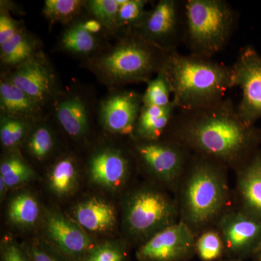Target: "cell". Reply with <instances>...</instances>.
<instances>
[{
  "label": "cell",
  "mask_w": 261,
  "mask_h": 261,
  "mask_svg": "<svg viewBox=\"0 0 261 261\" xmlns=\"http://www.w3.org/2000/svg\"><path fill=\"white\" fill-rule=\"evenodd\" d=\"M255 255H256V261H261V248Z\"/></svg>",
  "instance_id": "cell-39"
},
{
  "label": "cell",
  "mask_w": 261,
  "mask_h": 261,
  "mask_svg": "<svg viewBox=\"0 0 261 261\" xmlns=\"http://www.w3.org/2000/svg\"><path fill=\"white\" fill-rule=\"evenodd\" d=\"M86 0H45L42 12L44 18L53 25H70L85 10Z\"/></svg>",
  "instance_id": "cell-26"
},
{
  "label": "cell",
  "mask_w": 261,
  "mask_h": 261,
  "mask_svg": "<svg viewBox=\"0 0 261 261\" xmlns=\"http://www.w3.org/2000/svg\"><path fill=\"white\" fill-rule=\"evenodd\" d=\"M167 128L171 140L207 159L238 163L256 140L255 130L242 121L229 99L192 110H177Z\"/></svg>",
  "instance_id": "cell-1"
},
{
  "label": "cell",
  "mask_w": 261,
  "mask_h": 261,
  "mask_svg": "<svg viewBox=\"0 0 261 261\" xmlns=\"http://www.w3.org/2000/svg\"><path fill=\"white\" fill-rule=\"evenodd\" d=\"M47 110L15 85L4 74L0 78V115L36 122Z\"/></svg>",
  "instance_id": "cell-17"
},
{
  "label": "cell",
  "mask_w": 261,
  "mask_h": 261,
  "mask_svg": "<svg viewBox=\"0 0 261 261\" xmlns=\"http://www.w3.org/2000/svg\"><path fill=\"white\" fill-rule=\"evenodd\" d=\"M24 28L23 23L13 18L10 12L0 9V46L8 42Z\"/></svg>",
  "instance_id": "cell-35"
},
{
  "label": "cell",
  "mask_w": 261,
  "mask_h": 261,
  "mask_svg": "<svg viewBox=\"0 0 261 261\" xmlns=\"http://www.w3.org/2000/svg\"><path fill=\"white\" fill-rule=\"evenodd\" d=\"M147 84L145 92L142 94L143 106L163 108L171 104L172 88L164 68Z\"/></svg>",
  "instance_id": "cell-30"
},
{
  "label": "cell",
  "mask_w": 261,
  "mask_h": 261,
  "mask_svg": "<svg viewBox=\"0 0 261 261\" xmlns=\"http://www.w3.org/2000/svg\"><path fill=\"white\" fill-rule=\"evenodd\" d=\"M99 99L94 87L73 82L60 89L47 108L48 116L71 140L82 141L90 135L97 120Z\"/></svg>",
  "instance_id": "cell-6"
},
{
  "label": "cell",
  "mask_w": 261,
  "mask_h": 261,
  "mask_svg": "<svg viewBox=\"0 0 261 261\" xmlns=\"http://www.w3.org/2000/svg\"><path fill=\"white\" fill-rule=\"evenodd\" d=\"M8 188L9 187H8L4 180L0 177V195H1L2 198L5 197V193H6Z\"/></svg>",
  "instance_id": "cell-38"
},
{
  "label": "cell",
  "mask_w": 261,
  "mask_h": 261,
  "mask_svg": "<svg viewBox=\"0 0 261 261\" xmlns=\"http://www.w3.org/2000/svg\"><path fill=\"white\" fill-rule=\"evenodd\" d=\"M195 236L186 223L173 224L154 233L137 252L140 261H182L195 249Z\"/></svg>",
  "instance_id": "cell-12"
},
{
  "label": "cell",
  "mask_w": 261,
  "mask_h": 261,
  "mask_svg": "<svg viewBox=\"0 0 261 261\" xmlns=\"http://www.w3.org/2000/svg\"><path fill=\"white\" fill-rule=\"evenodd\" d=\"M227 188L221 171L206 161L196 163L185 187L183 207L190 224L203 226L221 212Z\"/></svg>",
  "instance_id": "cell-5"
},
{
  "label": "cell",
  "mask_w": 261,
  "mask_h": 261,
  "mask_svg": "<svg viewBox=\"0 0 261 261\" xmlns=\"http://www.w3.org/2000/svg\"><path fill=\"white\" fill-rule=\"evenodd\" d=\"M185 9L183 43L190 54L212 58L229 40L236 13L223 0H187Z\"/></svg>",
  "instance_id": "cell-4"
},
{
  "label": "cell",
  "mask_w": 261,
  "mask_h": 261,
  "mask_svg": "<svg viewBox=\"0 0 261 261\" xmlns=\"http://www.w3.org/2000/svg\"><path fill=\"white\" fill-rule=\"evenodd\" d=\"M239 190L245 213L261 221V156H254L239 178Z\"/></svg>",
  "instance_id": "cell-22"
},
{
  "label": "cell",
  "mask_w": 261,
  "mask_h": 261,
  "mask_svg": "<svg viewBox=\"0 0 261 261\" xmlns=\"http://www.w3.org/2000/svg\"><path fill=\"white\" fill-rule=\"evenodd\" d=\"M47 231L56 246L73 258H83L94 246L92 239L80 226L61 214L48 215Z\"/></svg>",
  "instance_id": "cell-16"
},
{
  "label": "cell",
  "mask_w": 261,
  "mask_h": 261,
  "mask_svg": "<svg viewBox=\"0 0 261 261\" xmlns=\"http://www.w3.org/2000/svg\"><path fill=\"white\" fill-rule=\"evenodd\" d=\"M78 164L72 154L58 158L51 165L49 173V187L51 191L59 196L69 195L77 185Z\"/></svg>",
  "instance_id": "cell-24"
},
{
  "label": "cell",
  "mask_w": 261,
  "mask_h": 261,
  "mask_svg": "<svg viewBox=\"0 0 261 261\" xmlns=\"http://www.w3.org/2000/svg\"><path fill=\"white\" fill-rule=\"evenodd\" d=\"M175 216L174 205L167 197L155 190H142L130 197L125 220L130 232L140 236L175 224Z\"/></svg>",
  "instance_id": "cell-8"
},
{
  "label": "cell",
  "mask_w": 261,
  "mask_h": 261,
  "mask_svg": "<svg viewBox=\"0 0 261 261\" xmlns=\"http://www.w3.org/2000/svg\"><path fill=\"white\" fill-rule=\"evenodd\" d=\"M231 69V86L243 92L239 116L247 126L252 127L261 118V56L252 47L243 48Z\"/></svg>",
  "instance_id": "cell-9"
},
{
  "label": "cell",
  "mask_w": 261,
  "mask_h": 261,
  "mask_svg": "<svg viewBox=\"0 0 261 261\" xmlns=\"http://www.w3.org/2000/svg\"><path fill=\"white\" fill-rule=\"evenodd\" d=\"M95 56L82 62L108 89L129 84L147 83L163 69L170 53L161 50L130 31L118 34Z\"/></svg>",
  "instance_id": "cell-2"
},
{
  "label": "cell",
  "mask_w": 261,
  "mask_h": 261,
  "mask_svg": "<svg viewBox=\"0 0 261 261\" xmlns=\"http://www.w3.org/2000/svg\"><path fill=\"white\" fill-rule=\"evenodd\" d=\"M72 23L84 29L89 34L105 40L109 41L112 39L104 25L97 19L88 14L85 10Z\"/></svg>",
  "instance_id": "cell-34"
},
{
  "label": "cell",
  "mask_w": 261,
  "mask_h": 261,
  "mask_svg": "<svg viewBox=\"0 0 261 261\" xmlns=\"http://www.w3.org/2000/svg\"><path fill=\"white\" fill-rule=\"evenodd\" d=\"M54 121L47 113L34 123L23 147L25 152L37 161L49 159L57 147L56 132L53 128Z\"/></svg>",
  "instance_id": "cell-23"
},
{
  "label": "cell",
  "mask_w": 261,
  "mask_h": 261,
  "mask_svg": "<svg viewBox=\"0 0 261 261\" xmlns=\"http://www.w3.org/2000/svg\"><path fill=\"white\" fill-rule=\"evenodd\" d=\"M74 216L80 226L92 232L109 231L116 225L114 207L102 199L81 202L75 207Z\"/></svg>",
  "instance_id": "cell-21"
},
{
  "label": "cell",
  "mask_w": 261,
  "mask_h": 261,
  "mask_svg": "<svg viewBox=\"0 0 261 261\" xmlns=\"http://www.w3.org/2000/svg\"><path fill=\"white\" fill-rule=\"evenodd\" d=\"M42 51V44L39 38L25 27L8 42L0 46L1 73L23 64Z\"/></svg>",
  "instance_id": "cell-19"
},
{
  "label": "cell",
  "mask_w": 261,
  "mask_h": 261,
  "mask_svg": "<svg viewBox=\"0 0 261 261\" xmlns=\"http://www.w3.org/2000/svg\"><path fill=\"white\" fill-rule=\"evenodd\" d=\"M28 254L32 261H61L53 252L39 244H34L29 249Z\"/></svg>",
  "instance_id": "cell-37"
},
{
  "label": "cell",
  "mask_w": 261,
  "mask_h": 261,
  "mask_svg": "<svg viewBox=\"0 0 261 261\" xmlns=\"http://www.w3.org/2000/svg\"><path fill=\"white\" fill-rule=\"evenodd\" d=\"M1 74L6 75L16 87L46 110L62 88L56 69L44 51Z\"/></svg>",
  "instance_id": "cell-11"
},
{
  "label": "cell",
  "mask_w": 261,
  "mask_h": 261,
  "mask_svg": "<svg viewBox=\"0 0 261 261\" xmlns=\"http://www.w3.org/2000/svg\"><path fill=\"white\" fill-rule=\"evenodd\" d=\"M132 139L135 155L149 172L166 182L173 181L179 176L186 161V147L172 140Z\"/></svg>",
  "instance_id": "cell-13"
},
{
  "label": "cell",
  "mask_w": 261,
  "mask_h": 261,
  "mask_svg": "<svg viewBox=\"0 0 261 261\" xmlns=\"http://www.w3.org/2000/svg\"><path fill=\"white\" fill-rule=\"evenodd\" d=\"M119 0H86L85 10L99 20L107 29L112 39L116 37L117 14Z\"/></svg>",
  "instance_id": "cell-31"
},
{
  "label": "cell",
  "mask_w": 261,
  "mask_h": 261,
  "mask_svg": "<svg viewBox=\"0 0 261 261\" xmlns=\"http://www.w3.org/2000/svg\"><path fill=\"white\" fill-rule=\"evenodd\" d=\"M177 110L172 101L166 107L142 106L130 137L144 141L161 140Z\"/></svg>",
  "instance_id": "cell-20"
},
{
  "label": "cell",
  "mask_w": 261,
  "mask_h": 261,
  "mask_svg": "<svg viewBox=\"0 0 261 261\" xmlns=\"http://www.w3.org/2000/svg\"><path fill=\"white\" fill-rule=\"evenodd\" d=\"M222 261H237V260H222Z\"/></svg>",
  "instance_id": "cell-40"
},
{
  "label": "cell",
  "mask_w": 261,
  "mask_h": 261,
  "mask_svg": "<svg viewBox=\"0 0 261 261\" xmlns=\"http://www.w3.org/2000/svg\"><path fill=\"white\" fill-rule=\"evenodd\" d=\"M109 43L71 23L58 37L56 49L84 62L93 58Z\"/></svg>",
  "instance_id": "cell-18"
},
{
  "label": "cell",
  "mask_w": 261,
  "mask_h": 261,
  "mask_svg": "<svg viewBox=\"0 0 261 261\" xmlns=\"http://www.w3.org/2000/svg\"><path fill=\"white\" fill-rule=\"evenodd\" d=\"M124 259L122 247L118 244L107 242L92 247L82 261H124Z\"/></svg>",
  "instance_id": "cell-33"
},
{
  "label": "cell",
  "mask_w": 261,
  "mask_h": 261,
  "mask_svg": "<svg viewBox=\"0 0 261 261\" xmlns=\"http://www.w3.org/2000/svg\"><path fill=\"white\" fill-rule=\"evenodd\" d=\"M185 29V2L161 0L138 27L137 35L166 53L176 51L183 42Z\"/></svg>",
  "instance_id": "cell-7"
},
{
  "label": "cell",
  "mask_w": 261,
  "mask_h": 261,
  "mask_svg": "<svg viewBox=\"0 0 261 261\" xmlns=\"http://www.w3.org/2000/svg\"><path fill=\"white\" fill-rule=\"evenodd\" d=\"M120 7L117 14L116 37L138 27L149 13L146 9L147 0H119Z\"/></svg>",
  "instance_id": "cell-27"
},
{
  "label": "cell",
  "mask_w": 261,
  "mask_h": 261,
  "mask_svg": "<svg viewBox=\"0 0 261 261\" xmlns=\"http://www.w3.org/2000/svg\"><path fill=\"white\" fill-rule=\"evenodd\" d=\"M172 88L171 101L180 111H192L211 106L224 99L232 88L231 67L212 58L174 51L163 66Z\"/></svg>",
  "instance_id": "cell-3"
},
{
  "label": "cell",
  "mask_w": 261,
  "mask_h": 261,
  "mask_svg": "<svg viewBox=\"0 0 261 261\" xmlns=\"http://www.w3.org/2000/svg\"><path fill=\"white\" fill-rule=\"evenodd\" d=\"M8 213V218L13 224L23 227L32 226L39 219V204L32 195L25 192L11 200Z\"/></svg>",
  "instance_id": "cell-29"
},
{
  "label": "cell",
  "mask_w": 261,
  "mask_h": 261,
  "mask_svg": "<svg viewBox=\"0 0 261 261\" xmlns=\"http://www.w3.org/2000/svg\"><path fill=\"white\" fill-rule=\"evenodd\" d=\"M130 166L126 151L106 144L95 147L88 159L91 179L108 190H118L124 185L129 175Z\"/></svg>",
  "instance_id": "cell-14"
},
{
  "label": "cell",
  "mask_w": 261,
  "mask_h": 261,
  "mask_svg": "<svg viewBox=\"0 0 261 261\" xmlns=\"http://www.w3.org/2000/svg\"><path fill=\"white\" fill-rule=\"evenodd\" d=\"M224 245L222 238L216 231L202 233L196 241L195 250L202 261H214L222 255Z\"/></svg>",
  "instance_id": "cell-32"
},
{
  "label": "cell",
  "mask_w": 261,
  "mask_h": 261,
  "mask_svg": "<svg viewBox=\"0 0 261 261\" xmlns=\"http://www.w3.org/2000/svg\"><path fill=\"white\" fill-rule=\"evenodd\" d=\"M221 231L224 246L233 255H255L261 248V221L245 212L223 218Z\"/></svg>",
  "instance_id": "cell-15"
},
{
  "label": "cell",
  "mask_w": 261,
  "mask_h": 261,
  "mask_svg": "<svg viewBox=\"0 0 261 261\" xmlns=\"http://www.w3.org/2000/svg\"><path fill=\"white\" fill-rule=\"evenodd\" d=\"M1 259L2 261H32L29 254L10 239L2 244Z\"/></svg>",
  "instance_id": "cell-36"
},
{
  "label": "cell",
  "mask_w": 261,
  "mask_h": 261,
  "mask_svg": "<svg viewBox=\"0 0 261 261\" xmlns=\"http://www.w3.org/2000/svg\"><path fill=\"white\" fill-rule=\"evenodd\" d=\"M108 90L99 99L98 123L108 135L130 137L143 106L142 94L125 87Z\"/></svg>",
  "instance_id": "cell-10"
},
{
  "label": "cell",
  "mask_w": 261,
  "mask_h": 261,
  "mask_svg": "<svg viewBox=\"0 0 261 261\" xmlns=\"http://www.w3.org/2000/svg\"><path fill=\"white\" fill-rule=\"evenodd\" d=\"M34 176V171L19 150L8 152L0 164V177L8 187H13L29 181Z\"/></svg>",
  "instance_id": "cell-28"
},
{
  "label": "cell",
  "mask_w": 261,
  "mask_h": 261,
  "mask_svg": "<svg viewBox=\"0 0 261 261\" xmlns=\"http://www.w3.org/2000/svg\"><path fill=\"white\" fill-rule=\"evenodd\" d=\"M35 122L0 115V142L7 152L19 150L23 145Z\"/></svg>",
  "instance_id": "cell-25"
}]
</instances>
